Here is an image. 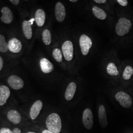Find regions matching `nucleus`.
Listing matches in <instances>:
<instances>
[{
    "mask_svg": "<svg viewBox=\"0 0 133 133\" xmlns=\"http://www.w3.org/2000/svg\"><path fill=\"white\" fill-rule=\"evenodd\" d=\"M35 21L38 27H42L45 21V14L42 9L37 10L35 14Z\"/></svg>",
    "mask_w": 133,
    "mask_h": 133,
    "instance_id": "nucleus-18",
    "label": "nucleus"
},
{
    "mask_svg": "<svg viewBox=\"0 0 133 133\" xmlns=\"http://www.w3.org/2000/svg\"><path fill=\"white\" fill-rule=\"evenodd\" d=\"M2 17L1 19L2 21L5 24H10L13 20V14L11 10L8 7H3L2 10Z\"/></svg>",
    "mask_w": 133,
    "mask_h": 133,
    "instance_id": "nucleus-12",
    "label": "nucleus"
},
{
    "mask_svg": "<svg viewBox=\"0 0 133 133\" xmlns=\"http://www.w3.org/2000/svg\"><path fill=\"white\" fill-rule=\"evenodd\" d=\"M43 107V103L42 101H36L32 105L30 110V118L32 120L36 119L40 114Z\"/></svg>",
    "mask_w": 133,
    "mask_h": 133,
    "instance_id": "nucleus-8",
    "label": "nucleus"
},
{
    "mask_svg": "<svg viewBox=\"0 0 133 133\" xmlns=\"http://www.w3.org/2000/svg\"><path fill=\"white\" fill-rule=\"evenodd\" d=\"M98 118L100 125L102 128H105L108 125L107 112L104 105H100L98 110Z\"/></svg>",
    "mask_w": 133,
    "mask_h": 133,
    "instance_id": "nucleus-15",
    "label": "nucleus"
},
{
    "mask_svg": "<svg viewBox=\"0 0 133 133\" xmlns=\"http://www.w3.org/2000/svg\"><path fill=\"white\" fill-rule=\"evenodd\" d=\"M79 44L82 54L84 56L87 55L92 45L91 38L86 35H82L79 38Z\"/></svg>",
    "mask_w": 133,
    "mask_h": 133,
    "instance_id": "nucleus-4",
    "label": "nucleus"
},
{
    "mask_svg": "<svg viewBox=\"0 0 133 133\" xmlns=\"http://www.w3.org/2000/svg\"><path fill=\"white\" fill-rule=\"evenodd\" d=\"M42 39L43 43L46 45H49L52 41L51 34L49 30L48 29H45L42 33Z\"/></svg>",
    "mask_w": 133,
    "mask_h": 133,
    "instance_id": "nucleus-20",
    "label": "nucleus"
},
{
    "mask_svg": "<svg viewBox=\"0 0 133 133\" xmlns=\"http://www.w3.org/2000/svg\"><path fill=\"white\" fill-rule=\"evenodd\" d=\"M117 2L119 5L123 6H125L128 4V1L127 0H117Z\"/></svg>",
    "mask_w": 133,
    "mask_h": 133,
    "instance_id": "nucleus-26",
    "label": "nucleus"
},
{
    "mask_svg": "<svg viewBox=\"0 0 133 133\" xmlns=\"http://www.w3.org/2000/svg\"><path fill=\"white\" fill-rule=\"evenodd\" d=\"M26 133H37L35 132H33V131H29L28 132H27Z\"/></svg>",
    "mask_w": 133,
    "mask_h": 133,
    "instance_id": "nucleus-33",
    "label": "nucleus"
},
{
    "mask_svg": "<svg viewBox=\"0 0 133 133\" xmlns=\"http://www.w3.org/2000/svg\"><path fill=\"white\" fill-rule=\"evenodd\" d=\"M53 57L57 62H61L63 60L62 53L59 48H55L52 52Z\"/></svg>",
    "mask_w": 133,
    "mask_h": 133,
    "instance_id": "nucleus-24",
    "label": "nucleus"
},
{
    "mask_svg": "<svg viewBox=\"0 0 133 133\" xmlns=\"http://www.w3.org/2000/svg\"><path fill=\"white\" fill-rule=\"evenodd\" d=\"M9 50L8 43L6 42L5 37L0 35V52L5 53Z\"/></svg>",
    "mask_w": 133,
    "mask_h": 133,
    "instance_id": "nucleus-22",
    "label": "nucleus"
},
{
    "mask_svg": "<svg viewBox=\"0 0 133 133\" xmlns=\"http://www.w3.org/2000/svg\"><path fill=\"white\" fill-rule=\"evenodd\" d=\"M70 1L71 2H72V3H75V2H77V0H70Z\"/></svg>",
    "mask_w": 133,
    "mask_h": 133,
    "instance_id": "nucleus-32",
    "label": "nucleus"
},
{
    "mask_svg": "<svg viewBox=\"0 0 133 133\" xmlns=\"http://www.w3.org/2000/svg\"><path fill=\"white\" fill-rule=\"evenodd\" d=\"M82 123L84 127L87 130H91L93 128L94 121L92 111L90 109H86L82 114Z\"/></svg>",
    "mask_w": 133,
    "mask_h": 133,
    "instance_id": "nucleus-5",
    "label": "nucleus"
},
{
    "mask_svg": "<svg viewBox=\"0 0 133 133\" xmlns=\"http://www.w3.org/2000/svg\"><path fill=\"white\" fill-rule=\"evenodd\" d=\"M40 66L41 70L45 74H48L52 71L54 66L52 64L48 59L43 58L40 60Z\"/></svg>",
    "mask_w": 133,
    "mask_h": 133,
    "instance_id": "nucleus-16",
    "label": "nucleus"
},
{
    "mask_svg": "<svg viewBox=\"0 0 133 133\" xmlns=\"http://www.w3.org/2000/svg\"><path fill=\"white\" fill-rule=\"evenodd\" d=\"M115 98L116 101L119 102L120 105L124 108L131 107L133 104L131 97L123 91L117 92L115 96Z\"/></svg>",
    "mask_w": 133,
    "mask_h": 133,
    "instance_id": "nucleus-3",
    "label": "nucleus"
},
{
    "mask_svg": "<svg viewBox=\"0 0 133 133\" xmlns=\"http://www.w3.org/2000/svg\"><path fill=\"white\" fill-rule=\"evenodd\" d=\"M62 50L65 59L68 61H70L74 56V45L70 41H66L63 44Z\"/></svg>",
    "mask_w": 133,
    "mask_h": 133,
    "instance_id": "nucleus-6",
    "label": "nucleus"
},
{
    "mask_svg": "<svg viewBox=\"0 0 133 133\" xmlns=\"http://www.w3.org/2000/svg\"><path fill=\"white\" fill-rule=\"evenodd\" d=\"M55 14L56 18L59 22H62L65 19L66 15V9L61 2H58L55 5Z\"/></svg>",
    "mask_w": 133,
    "mask_h": 133,
    "instance_id": "nucleus-9",
    "label": "nucleus"
},
{
    "mask_svg": "<svg viewBox=\"0 0 133 133\" xmlns=\"http://www.w3.org/2000/svg\"><path fill=\"white\" fill-rule=\"evenodd\" d=\"M35 18H32L29 21L25 20L22 23V30L25 37L28 39H30L32 38L33 32L32 25H33Z\"/></svg>",
    "mask_w": 133,
    "mask_h": 133,
    "instance_id": "nucleus-10",
    "label": "nucleus"
},
{
    "mask_svg": "<svg viewBox=\"0 0 133 133\" xmlns=\"http://www.w3.org/2000/svg\"><path fill=\"white\" fill-rule=\"evenodd\" d=\"M8 48L10 51L13 53H18L21 51L22 45L17 38H12L8 43Z\"/></svg>",
    "mask_w": 133,
    "mask_h": 133,
    "instance_id": "nucleus-13",
    "label": "nucleus"
},
{
    "mask_svg": "<svg viewBox=\"0 0 133 133\" xmlns=\"http://www.w3.org/2000/svg\"><path fill=\"white\" fill-rule=\"evenodd\" d=\"M132 27L131 21L125 18H120L115 26V31L119 36H123L129 32Z\"/></svg>",
    "mask_w": 133,
    "mask_h": 133,
    "instance_id": "nucleus-2",
    "label": "nucleus"
},
{
    "mask_svg": "<svg viewBox=\"0 0 133 133\" xmlns=\"http://www.w3.org/2000/svg\"><path fill=\"white\" fill-rule=\"evenodd\" d=\"M42 133H54L52 132H51L50 131H49L48 129H46V130H43Z\"/></svg>",
    "mask_w": 133,
    "mask_h": 133,
    "instance_id": "nucleus-31",
    "label": "nucleus"
},
{
    "mask_svg": "<svg viewBox=\"0 0 133 133\" xmlns=\"http://www.w3.org/2000/svg\"><path fill=\"white\" fill-rule=\"evenodd\" d=\"M107 71L108 74L112 76H116L119 74L117 66L113 63H109L107 67Z\"/></svg>",
    "mask_w": 133,
    "mask_h": 133,
    "instance_id": "nucleus-21",
    "label": "nucleus"
},
{
    "mask_svg": "<svg viewBox=\"0 0 133 133\" xmlns=\"http://www.w3.org/2000/svg\"><path fill=\"white\" fill-rule=\"evenodd\" d=\"M94 2L98 4H104L107 2L106 0H94Z\"/></svg>",
    "mask_w": 133,
    "mask_h": 133,
    "instance_id": "nucleus-30",
    "label": "nucleus"
},
{
    "mask_svg": "<svg viewBox=\"0 0 133 133\" xmlns=\"http://www.w3.org/2000/svg\"><path fill=\"white\" fill-rule=\"evenodd\" d=\"M133 75V68L130 66H126L123 73V78L125 80H129Z\"/></svg>",
    "mask_w": 133,
    "mask_h": 133,
    "instance_id": "nucleus-23",
    "label": "nucleus"
},
{
    "mask_svg": "<svg viewBox=\"0 0 133 133\" xmlns=\"http://www.w3.org/2000/svg\"><path fill=\"white\" fill-rule=\"evenodd\" d=\"M12 132L13 133H22L21 130H20V129L17 127H15L12 130Z\"/></svg>",
    "mask_w": 133,
    "mask_h": 133,
    "instance_id": "nucleus-27",
    "label": "nucleus"
},
{
    "mask_svg": "<svg viewBox=\"0 0 133 133\" xmlns=\"http://www.w3.org/2000/svg\"><path fill=\"white\" fill-rule=\"evenodd\" d=\"M76 85L75 82H71L66 87L65 98L66 101H71L72 99L76 92Z\"/></svg>",
    "mask_w": 133,
    "mask_h": 133,
    "instance_id": "nucleus-17",
    "label": "nucleus"
},
{
    "mask_svg": "<svg viewBox=\"0 0 133 133\" xmlns=\"http://www.w3.org/2000/svg\"><path fill=\"white\" fill-rule=\"evenodd\" d=\"M10 91L9 88L5 85L0 86V106H3L10 98Z\"/></svg>",
    "mask_w": 133,
    "mask_h": 133,
    "instance_id": "nucleus-14",
    "label": "nucleus"
},
{
    "mask_svg": "<svg viewBox=\"0 0 133 133\" xmlns=\"http://www.w3.org/2000/svg\"><path fill=\"white\" fill-rule=\"evenodd\" d=\"M0 133H13L12 130L7 127H3L0 129Z\"/></svg>",
    "mask_w": 133,
    "mask_h": 133,
    "instance_id": "nucleus-25",
    "label": "nucleus"
},
{
    "mask_svg": "<svg viewBox=\"0 0 133 133\" xmlns=\"http://www.w3.org/2000/svg\"><path fill=\"white\" fill-rule=\"evenodd\" d=\"M10 2L14 5H18L20 2L19 0H10Z\"/></svg>",
    "mask_w": 133,
    "mask_h": 133,
    "instance_id": "nucleus-29",
    "label": "nucleus"
},
{
    "mask_svg": "<svg viewBox=\"0 0 133 133\" xmlns=\"http://www.w3.org/2000/svg\"><path fill=\"white\" fill-rule=\"evenodd\" d=\"M7 118L10 122L17 125L21 123L22 117L17 110L11 109L9 111L7 114Z\"/></svg>",
    "mask_w": 133,
    "mask_h": 133,
    "instance_id": "nucleus-11",
    "label": "nucleus"
},
{
    "mask_svg": "<svg viewBox=\"0 0 133 133\" xmlns=\"http://www.w3.org/2000/svg\"><path fill=\"white\" fill-rule=\"evenodd\" d=\"M45 126L48 130L54 133H60L62 129L61 118L57 113L49 114L45 120Z\"/></svg>",
    "mask_w": 133,
    "mask_h": 133,
    "instance_id": "nucleus-1",
    "label": "nucleus"
},
{
    "mask_svg": "<svg viewBox=\"0 0 133 133\" xmlns=\"http://www.w3.org/2000/svg\"><path fill=\"white\" fill-rule=\"evenodd\" d=\"M4 66V61L3 58L0 56V71L2 70Z\"/></svg>",
    "mask_w": 133,
    "mask_h": 133,
    "instance_id": "nucleus-28",
    "label": "nucleus"
},
{
    "mask_svg": "<svg viewBox=\"0 0 133 133\" xmlns=\"http://www.w3.org/2000/svg\"><path fill=\"white\" fill-rule=\"evenodd\" d=\"M9 85L14 90H19L23 87L24 81L18 76L12 75L9 77L8 79Z\"/></svg>",
    "mask_w": 133,
    "mask_h": 133,
    "instance_id": "nucleus-7",
    "label": "nucleus"
},
{
    "mask_svg": "<svg viewBox=\"0 0 133 133\" xmlns=\"http://www.w3.org/2000/svg\"><path fill=\"white\" fill-rule=\"evenodd\" d=\"M92 12L95 17L100 20H105L106 19L107 15L104 10L100 9V8L94 6L92 8Z\"/></svg>",
    "mask_w": 133,
    "mask_h": 133,
    "instance_id": "nucleus-19",
    "label": "nucleus"
}]
</instances>
